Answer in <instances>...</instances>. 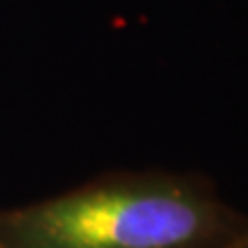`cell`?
Segmentation results:
<instances>
[{
  "mask_svg": "<svg viewBox=\"0 0 248 248\" xmlns=\"http://www.w3.org/2000/svg\"><path fill=\"white\" fill-rule=\"evenodd\" d=\"M4 248H248V217L180 174H118L0 211Z\"/></svg>",
  "mask_w": 248,
  "mask_h": 248,
  "instance_id": "obj_1",
  "label": "cell"
},
{
  "mask_svg": "<svg viewBox=\"0 0 248 248\" xmlns=\"http://www.w3.org/2000/svg\"><path fill=\"white\" fill-rule=\"evenodd\" d=\"M0 248H4V246H0Z\"/></svg>",
  "mask_w": 248,
  "mask_h": 248,
  "instance_id": "obj_2",
  "label": "cell"
}]
</instances>
